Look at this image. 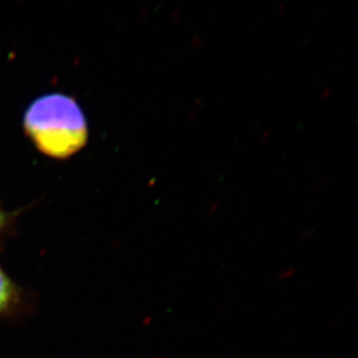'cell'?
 Wrapping results in <instances>:
<instances>
[{
	"instance_id": "2",
	"label": "cell",
	"mask_w": 358,
	"mask_h": 358,
	"mask_svg": "<svg viewBox=\"0 0 358 358\" xmlns=\"http://www.w3.org/2000/svg\"><path fill=\"white\" fill-rule=\"evenodd\" d=\"M15 296V287L10 278L5 275V272L0 268V313L10 308V305L14 303Z\"/></svg>"
},
{
	"instance_id": "1",
	"label": "cell",
	"mask_w": 358,
	"mask_h": 358,
	"mask_svg": "<svg viewBox=\"0 0 358 358\" xmlns=\"http://www.w3.org/2000/svg\"><path fill=\"white\" fill-rule=\"evenodd\" d=\"M24 124L36 148L52 159H68L87 145L83 110L76 100L62 93L35 100L24 113Z\"/></svg>"
},
{
	"instance_id": "3",
	"label": "cell",
	"mask_w": 358,
	"mask_h": 358,
	"mask_svg": "<svg viewBox=\"0 0 358 358\" xmlns=\"http://www.w3.org/2000/svg\"><path fill=\"white\" fill-rule=\"evenodd\" d=\"M3 212H1V210H0V227H1V224H3Z\"/></svg>"
}]
</instances>
